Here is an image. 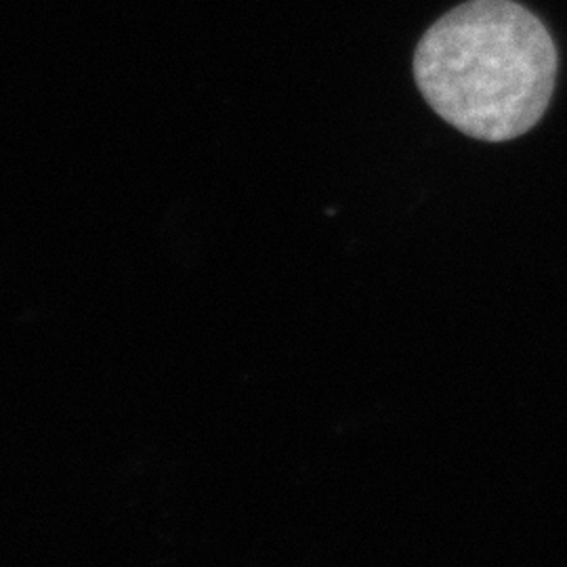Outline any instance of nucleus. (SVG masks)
<instances>
[{"instance_id": "nucleus-1", "label": "nucleus", "mask_w": 567, "mask_h": 567, "mask_svg": "<svg viewBox=\"0 0 567 567\" xmlns=\"http://www.w3.org/2000/svg\"><path fill=\"white\" fill-rule=\"evenodd\" d=\"M547 28L513 0H471L435 21L414 79L437 116L473 140L511 142L547 114L557 82Z\"/></svg>"}]
</instances>
